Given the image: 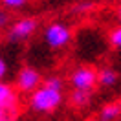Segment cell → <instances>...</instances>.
Segmentation results:
<instances>
[{"label": "cell", "instance_id": "9", "mask_svg": "<svg viewBox=\"0 0 121 121\" xmlns=\"http://www.w3.org/2000/svg\"><path fill=\"white\" fill-rule=\"evenodd\" d=\"M97 77H99V84L101 86H114L117 83V72L112 68H101Z\"/></svg>", "mask_w": 121, "mask_h": 121}, {"label": "cell", "instance_id": "7", "mask_svg": "<svg viewBox=\"0 0 121 121\" xmlns=\"http://www.w3.org/2000/svg\"><path fill=\"white\" fill-rule=\"evenodd\" d=\"M121 117V103H108L97 114L99 121H117Z\"/></svg>", "mask_w": 121, "mask_h": 121}, {"label": "cell", "instance_id": "3", "mask_svg": "<svg viewBox=\"0 0 121 121\" xmlns=\"http://www.w3.org/2000/svg\"><path fill=\"white\" fill-rule=\"evenodd\" d=\"M99 70L92 68V66H77L72 73H70V84L72 88L77 90H90L94 92L95 84H99Z\"/></svg>", "mask_w": 121, "mask_h": 121}, {"label": "cell", "instance_id": "13", "mask_svg": "<svg viewBox=\"0 0 121 121\" xmlns=\"http://www.w3.org/2000/svg\"><path fill=\"white\" fill-rule=\"evenodd\" d=\"M42 83L48 84V86H53V88H59V90H62V88H64V81H62L59 75H50L48 79H44Z\"/></svg>", "mask_w": 121, "mask_h": 121}, {"label": "cell", "instance_id": "15", "mask_svg": "<svg viewBox=\"0 0 121 121\" xmlns=\"http://www.w3.org/2000/svg\"><path fill=\"white\" fill-rule=\"evenodd\" d=\"M6 75H8V62L0 57V81H2Z\"/></svg>", "mask_w": 121, "mask_h": 121}, {"label": "cell", "instance_id": "1", "mask_svg": "<svg viewBox=\"0 0 121 121\" xmlns=\"http://www.w3.org/2000/svg\"><path fill=\"white\" fill-rule=\"evenodd\" d=\"M62 103V90L53 88L48 84H40L37 90L30 94V101L28 105L35 114H52Z\"/></svg>", "mask_w": 121, "mask_h": 121}, {"label": "cell", "instance_id": "6", "mask_svg": "<svg viewBox=\"0 0 121 121\" xmlns=\"http://www.w3.org/2000/svg\"><path fill=\"white\" fill-rule=\"evenodd\" d=\"M0 106H18V97L13 86L0 81Z\"/></svg>", "mask_w": 121, "mask_h": 121}, {"label": "cell", "instance_id": "5", "mask_svg": "<svg viewBox=\"0 0 121 121\" xmlns=\"http://www.w3.org/2000/svg\"><path fill=\"white\" fill-rule=\"evenodd\" d=\"M40 84H42V75H40L39 70L31 68V66H24V68L18 70L17 79H15V86L18 92H22V94H33Z\"/></svg>", "mask_w": 121, "mask_h": 121}, {"label": "cell", "instance_id": "4", "mask_svg": "<svg viewBox=\"0 0 121 121\" xmlns=\"http://www.w3.org/2000/svg\"><path fill=\"white\" fill-rule=\"evenodd\" d=\"M39 28V22L35 18H30V17H26V18H20V20H17L9 26L8 30V42L11 44H18V42H24V40H28V39L37 31Z\"/></svg>", "mask_w": 121, "mask_h": 121}, {"label": "cell", "instance_id": "11", "mask_svg": "<svg viewBox=\"0 0 121 121\" xmlns=\"http://www.w3.org/2000/svg\"><path fill=\"white\" fill-rule=\"evenodd\" d=\"M110 44H112L116 50L121 52V26L119 28H114V30L110 31Z\"/></svg>", "mask_w": 121, "mask_h": 121}, {"label": "cell", "instance_id": "8", "mask_svg": "<svg viewBox=\"0 0 121 121\" xmlns=\"http://www.w3.org/2000/svg\"><path fill=\"white\" fill-rule=\"evenodd\" d=\"M90 99H92L90 90H77V88H73L72 95H70V105L73 108H86L90 105Z\"/></svg>", "mask_w": 121, "mask_h": 121}, {"label": "cell", "instance_id": "16", "mask_svg": "<svg viewBox=\"0 0 121 121\" xmlns=\"http://www.w3.org/2000/svg\"><path fill=\"white\" fill-rule=\"evenodd\" d=\"M117 20L121 22V2H119V6H117Z\"/></svg>", "mask_w": 121, "mask_h": 121}, {"label": "cell", "instance_id": "2", "mask_svg": "<svg viewBox=\"0 0 121 121\" xmlns=\"http://www.w3.org/2000/svg\"><path fill=\"white\" fill-rule=\"evenodd\" d=\"M72 40V30L62 22H52L44 30V42L52 50H62Z\"/></svg>", "mask_w": 121, "mask_h": 121}, {"label": "cell", "instance_id": "10", "mask_svg": "<svg viewBox=\"0 0 121 121\" xmlns=\"http://www.w3.org/2000/svg\"><path fill=\"white\" fill-rule=\"evenodd\" d=\"M18 106H0V121H17Z\"/></svg>", "mask_w": 121, "mask_h": 121}, {"label": "cell", "instance_id": "14", "mask_svg": "<svg viewBox=\"0 0 121 121\" xmlns=\"http://www.w3.org/2000/svg\"><path fill=\"white\" fill-rule=\"evenodd\" d=\"M28 0H0V4L8 9H20L22 6H26Z\"/></svg>", "mask_w": 121, "mask_h": 121}, {"label": "cell", "instance_id": "12", "mask_svg": "<svg viewBox=\"0 0 121 121\" xmlns=\"http://www.w3.org/2000/svg\"><path fill=\"white\" fill-rule=\"evenodd\" d=\"M9 20H11V15H9V9L4 8L2 4H0V31L6 30L9 26Z\"/></svg>", "mask_w": 121, "mask_h": 121}]
</instances>
